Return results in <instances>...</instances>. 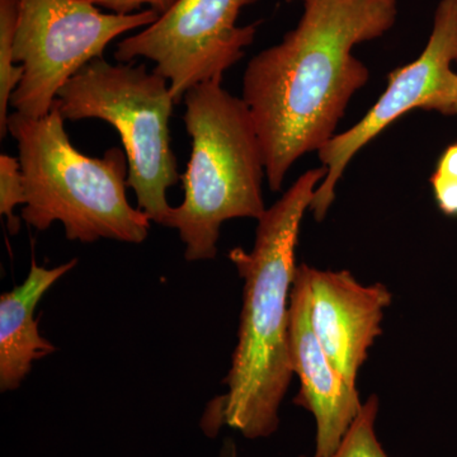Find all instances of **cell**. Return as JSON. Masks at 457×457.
<instances>
[{"label": "cell", "instance_id": "6da1fadb", "mask_svg": "<svg viewBox=\"0 0 457 457\" xmlns=\"http://www.w3.org/2000/svg\"><path fill=\"white\" fill-rule=\"evenodd\" d=\"M299 23L252 57L243 78L270 191L297 159L336 137L352 97L369 82L357 45L389 32L399 0H302Z\"/></svg>", "mask_w": 457, "mask_h": 457}, {"label": "cell", "instance_id": "7a4b0ae2", "mask_svg": "<svg viewBox=\"0 0 457 457\" xmlns=\"http://www.w3.org/2000/svg\"><path fill=\"white\" fill-rule=\"evenodd\" d=\"M327 174L326 165L306 170L258 220L253 249L237 246L228 253L245 287L220 418L246 440L269 438L279 427L294 375L287 330L295 253L303 215Z\"/></svg>", "mask_w": 457, "mask_h": 457}, {"label": "cell", "instance_id": "3957f363", "mask_svg": "<svg viewBox=\"0 0 457 457\" xmlns=\"http://www.w3.org/2000/svg\"><path fill=\"white\" fill-rule=\"evenodd\" d=\"M64 122L56 101L40 119L9 114L8 134L17 143L25 186L23 220L40 231L62 222L65 237L83 245L145 242L152 220L126 197L125 150L112 147L102 158L84 155L69 139Z\"/></svg>", "mask_w": 457, "mask_h": 457}, {"label": "cell", "instance_id": "277c9868", "mask_svg": "<svg viewBox=\"0 0 457 457\" xmlns=\"http://www.w3.org/2000/svg\"><path fill=\"white\" fill-rule=\"evenodd\" d=\"M183 101L192 152L182 176L185 198L164 227L179 230L186 261L213 260L225 221L260 220L266 212L263 150L245 102L221 82L198 84Z\"/></svg>", "mask_w": 457, "mask_h": 457}, {"label": "cell", "instance_id": "5b68a950", "mask_svg": "<svg viewBox=\"0 0 457 457\" xmlns=\"http://www.w3.org/2000/svg\"><path fill=\"white\" fill-rule=\"evenodd\" d=\"M65 121L97 119L116 129L128 156V187L147 218L165 225L167 192L182 177L170 146V83L146 66L112 65L102 57L84 66L56 98Z\"/></svg>", "mask_w": 457, "mask_h": 457}, {"label": "cell", "instance_id": "8992f818", "mask_svg": "<svg viewBox=\"0 0 457 457\" xmlns=\"http://www.w3.org/2000/svg\"><path fill=\"white\" fill-rule=\"evenodd\" d=\"M158 18L153 9L104 13L90 0H20L14 62L22 66L23 77L11 106L33 119L46 116L60 89L84 66L102 59L114 38Z\"/></svg>", "mask_w": 457, "mask_h": 457}, {"label": "cell", "instance_id": "52a82bcc", "mask_svg": "<svg viewBox=\"0 0 457 457\" xmlns=\"http://www.w3.org/2000/svg\"><path fill=\"white\" fill-rule=\"evenodd\" d=\"M258 0H177L153 25L117 44L114 59L155 62L170 83L176 104L198 84L221 82L225 71L245 57L258 23L237 26L243 8Z\"/></svg>", "mask_w": 457, "mask_h": 457}, {"label": "cell", "instance_id": "ba28073f", "mask_svg": "<svg viewBox=\"0 0 457 457\" xmlns=\"http://www.w3.org/2000/svg\"><path fill=\"white\" fill-rule=\"evenodd\" d=\"M453 62H457V0H440L422 54L411 64L392 71L386 90L365 117L319 150L328 174L311 204L318 221L326 218L335 203L337 185L352 159L387 126L413 110L450 114L457 87Z\"/></svg>", "mask_w": 457, "mask_h": 457}, {"label": "cell", "instance_id": "9c48e42d", "mask_svg": "<svg viewBox=\"0 0 457 457\" xmlns=\"http://www.w3.org/2000/svg\"><path fill=\"white\" fill-rule=\"evenodd\" d=\"M287 345L291 371L300 380L294 404L308 411L317 425L312 457L332 456L359 416L363 403L357 387L348 384L330 362L312 329L305 263L295 270L288 306Z\"/></svg>", "mask_w": 457, "mask_h": 457}, {"label": "cell", "instance_id": "30bf717a", "mask_svg": "<svg viewBox=\"0 0 457 457\" xmlns=\"http://www.w3.org/2000/svg\"><path fill=\"white\" fill-rule=\"evenodd\" d=\"M315 336L342 378L356 386L369 350L383 335L381 323L393 295L384 284L362 285L348 270L305 263Z\"/></svg>", "mask_w": 457, "mask_h": 457}, {"label": "cell", "instance_id": "8fae6325", "mask_svg": "<svg viewBox=\"0 0 457 457\" xmlns=\"http://www.w3.org/2000/svg\"><path fill=\"white\" fill-rule=\"evenodd\" d=\"M78 260L55 269L32 261L26 281L0 296V390H16L31 371L33 362L56 351L38 332L35 311L51 286L77 266Z\"/></svg>", "mask_w": 457, "mask_h": 457}, {"label": "cell", "instance_id": "7c38bea8", "mask_svg": "<svg viewBox=\"0 0 457 457\" xmlns=\"http://www.w3.org/2000/svg\"><path fill=\"white\" fill-rule=\"evenodd\" d=\"M20 0H0V137L8 134V106L20 86L23 68L14 62Z\"/></svg>", "mask_w": 457, "mask_h": 457}, {"label": "cell", "instance_id": "4fadbf2b", "mask_svg": "<svg viewBox=\"0 0 457 457\" xmlns=\"http://www.w3.org/2000/svg\"><path fill=\"white\" fill-rule=\"evenodd\" d=\"M378 414V398L371 395L363 403L359 416L352 423L338 449L329 457H390L376 433Z\"/></svg>", "mask_w": 457, "mask_h": 457}, {"label": "cell", "instance_id": "5bb4252c", "mask_svg": "<svg viewBox=\"0 0 457 457\" xmlns=\"http://www.w3.org/2000/svg\"><path fill=\"white\" fill-rule=\"evenodd\" d=\"M26 204L25 186L20 159L8 154L0 155V213L8 218L9 233L16 236L21 222L14 216L18 204Z\"/></svg>", "mask_w": 457, "mask_h": 457}, {"label": "cell", "instance_id": "9a60e30c", "mask_svg": "<svg viewBox=\"0 0 457 457\" xmlns=\"http://www.w3.org/2000/svg\"><path fill=\"white\" fill-rule=\"evenodd\" d=\"M429 182L441 212L457 218V143L442 153Z\"/></svg>", "mask_w": 457, "mask_h": 457}, {"label": "cell", "instance_id": "2e32d148", "mask_svg": "<svg viewBox=\"0 0 457 457\" xmlns=\"http://www.w3.org/2000/svg\"><path fill=\"white\" fill-rule=\"evenodd\" d=\"M99 8L108 9L112 13L131 14L143 11L144 5L156 12L159 16L173 7L177 0H90Z\"/></svg>", "mask_w": 457, "mask_h": 457}, {"label": "cell", "instance_id": "e0dca14e", "mask_svg": "<svg viewBox=\"0 0 457 457\" xmlns=\"http://www.w3.org/2000/svg\"><path fill=\"white\" fill-rule=\"evenodd\" d=\"M450 114H455V116H457V87L455 95H453V104H451Z\"/></svg>", "mask_w": 457, "mask_h": 457}, {"label": "cell", "instance_id": "ac0fdd59", "mask_svg": "<svg viewBox=\"0 0 457 457\" xmlns=\"http://www.w3.org/2000/svg\"><path fill=\"white\" fill-rule=\"evenodd\" d=\"M286 2L291 3V2H296V0H286Z\"/></svg>", "mask_w": 457, "mask_h": 457}]
</instances>
